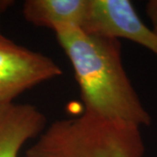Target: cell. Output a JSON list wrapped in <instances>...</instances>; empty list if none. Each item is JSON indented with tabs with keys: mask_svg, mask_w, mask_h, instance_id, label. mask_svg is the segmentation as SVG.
<instances>
[{
	"mask_svg": "<svg viewBox=\"0 0 157 157\" xmlns=\"http://www.w3.org/2000/svg\"><path fill=\"white\" fill-rule=\"evenodd\" d=\"M53 31L72 64L85 113L140 128L151 124L124 68L119 39L71 25Z\"/></svg>",
	"mask_w": 157,
	"mask_h": 157,
	"instance_id": "1",
	"label": "cell"
},
{
	"mask_svg": "<svg viewBox=\"0 0 157 157\" xmlns=\"http://www.w3.org/2000/svg\"><path fill=\"white\" fill-rule=\"evenodd\" d=\"M14 1L12 0H0V18L2 17V15L6 12L11 6L14 5ZM3 37H5L0 32V39H2Z\"/></svg>",
	"mask_w": 157,
	"mask_h": 157,
	"instance_id": "7",
	"label": "cell"
},
{
	"mask_svg": "<svg viewBox=\"0 0 157 157\" xmlns=\"http://www.w3.org/2000/svg\"><path fill=\"white\" fill-rule=\"evenodd\" d=\"M89 10V0H26L23 15L35 26L52 30L61 25L82 29Z\"/></svg>",
	"mask_w": 157,
	"mask_h": 157,
	"instance_id": "5",
	"label": "cell"
},
{
	"mask_svg": "<svg viewBox=\"0 0 157 157\" xmlns=\"http://www.w3.org/2000/svg\"><path fill=\"white\" fill-rule=\"evenodd\" d=\"M146 13L151 22V29L157 35V0H149L147 3Z\"/></svg>",
	"mask_w": 157,
	"mask_h": 157,
	"instance_id": "6",
	"label": "cell"
},
{
	"mask_svg": "<svg viewBox=\"0 0 157 157\" xmlns=\"http://www.w3.org/2000/svg\"><path fill=\"white\" fill-rule=\"evenodd\" d=\"M61 74L60 67L49 57L6 37L0 39V107L13 103L24 92Z\"/></svg>",
	"mask_w": 157,
	"mask_h": 157,
	"instance_id": "2",
	"label": "cell"
},
{
	"mask_svg": "<svg viewBox=\"0 0 157 157\" xmlns=\"http://www.w3.org/2000/svg\"><path fill=\"white\" fill-rule=\"evenodd\" d=\"M46 124L45 113L33 105L13 102L0 107V157L18 156L23 145L41 135Z\"/></svg>",
	"mask_w": 157,
	"mask_h": 157,
	"instance_id": "4",
	"label": "cell"
},
{
	"mask_svg": "<svg viewBox=\"0 0 157 157\" xmlns=\"http://www.w3.org/2000/svg\"><path fill=\"white\" fill-rule=\"evenodd\" d=\"M86 33L139 44L157 56V35L146 25L129 0H89Z\"/></svg>",
	"mask_w": 157,
	"mask_h": 157,
	"instance_id": "3",
	"label": "cell"
}]
</instances>
